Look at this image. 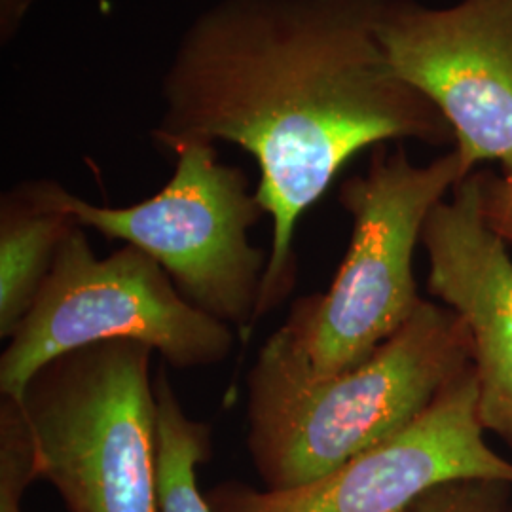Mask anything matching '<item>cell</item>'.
<instances>
[{
	"label": "cell",
	"instance_id": "1",
	"mask_svg": "<svg viewBox=\"0 0 512 512\" xmlns=\"http://www.w3.org/2000/svg\"><path fill=\"white\" fill-rule=\"evenodd\" d=\"M385 0H219L186 29L162 82L154 139L226 141L260 169L256 200L274 220L258 321L296 283L300 217L351 156L395 139L448 145L439 109L385 59Z\"/></svg>",
	"mask_w": 512,
	"mask_h": 512
},
{
	"label": "cell",
	"instance_id": "2",
	"mask_svg": "<svg viewBox=\"0 0 512 512\" xmlns=\"http://www.w3.org/2000/svg\"><path fill=\"white\" fill-rule=\"evenodd\" d=\"M473 366L458 313L421 300L408 323L361 365L317 378L283 325L247 376V450L266 490L330 475L399 433Z\"/></svg>",
	"mask_w": 512,
	"mask_h": 512
},
{
	"label": "cell",
	"instance_id": "3",
	"mask_svg": "<svg viewBox=\"0 0 512 512\" xmlns=\"http://www.w3.org/2000/svg\"><path fill=\"white\" fill-rule=\"evenodd\" d=\"M469 173L456 148L414 165L384 143L365 175L342 183L338 202L353 219L348 253L329 291L296 300L283 323L313 376L361 365L416 313L423 298L412 260L423 224Z\"/></svg>",
	"mask_w": 512,
	"mask_h": 512
},
{
	"label": "cell",
	"instance_id": "4",
	"mask_svg": "<svg viewBox=\"0 0 512 512\" xmlns=\"http://www.w3.org/2000/svg\"><path fill=\"white\" fill-rule=\"evenodd\" d=\"M152 349L112 340L42 366L19 397L38 476L69 512H156Z\"/></svg>",
	"mask_w": 512,
	"mask_h": 512
},
{
	"label": "cell",
	"instance_id": "5",
	"mask_svg": "<svg viewBox=\"0 0 512 512\" xmlns=\"http://www.w3.org/2000/svg\"><path fill=\"white\" fill-rule=\"evenodd\" d=\"M238 332L194 308L135 245L97 258L84 226L63 239L52 272L0 357V395L19 399L38 370L92 344L131 340L177 370L224 363Z\"/></svg>",
	"mask_w": 512,
	"mask_h": 512
},
{
	"label": "cell",
	"instance_id": "6",
	"mask_svg": "<svg viewBox=\"0 0 512 512\" xmlns=\"http://www.w3.org/2000/svg\"><path fill=\"white\" fill-rule=\"evenodd\" d=\"M173 152V177L145 202L93 205L63 188L61 205L80 226L152 256L194 308L247 340L270 256L249 241V230L266 211L247 175L222 164L213 143L190 141Z\"/></svg>",
	"mask_w": 512,
	"mask_h": 512
},
{
	"label": "cell",
	"instance_id": "7",
	"mask_svg": "<svg viewBox=\"0 0 512 512\" xmlns=\"http://www.w3.org/2000/svg\"><path fill=\"white\" fill-rule=\"evenodd\" d=\"M378 40L393 73L450 124L467 171L499 162L512 183V0H385Z\"/></svg>",
	"mask_w": 512,
	"mask_h": 512
},
{
	"label": "cell",
	"instance_id": "8",
	"mask_svg": "<svg viewBox=\"0 0 512 512\" xmlns=\"http://www.w3.org/2000/svg\"><path fill=\"white\" fill-rule=\"evenodd\" d=\"M473 366L448 385L418 420L293 490H256L241 482L215 486V512H412L429 492L458 480L512 486V463L484 440Z\"/></svg>",
	"mask_w": 512,
	"mask_h": 512
},
{
	"label": "cell",
	"instance_id": "9",
	"mask_svg": "<svg viewBox=\"0 0 512 512\" xmlns=\"http://www.w3.org/2000/svg\"><path fill=\"white\" fill-rule=\"evenodd\" d=\"M421 243L427 291L458 313L473 338L480 423L512 448V260L482 219L475 171L454 186L450 202L433 207Z\"/></svg>",
	"mask_w": 512,
	"mask_h": 512
},
{
	"label": "cell",
	"instance_id": "10",
	"mask_svg": "<svg viewBox=\"0 0 512 512\" xmlns=\"http://www.w3.org/2000/svg\"><path fill=\"white\" fill-rule=\"evenodd\" d=\"M54 181L21 183L0 202V338H12L78 224L61 205Z\"/></svg>",
	"mask_w": 512,
	"mask_h": 512
},
{
	"label": "cell",
	"instance_id": "11",
	"mask_svg": "<svg viewBox=\"0 0 512 512\" xmlns=\"http://www.w3.org/2000/svg\"><path fill=\"white\" fill-rule=\"evenodd\" d=\"M154 395L156 512H215L196 473L211 456V425L184 412L165 366L154 376Z\"/></svg>",
	"mask_w": 512,
	"mask_h": 512
},
{
	"label": "cell",
	"instance_id": "12",
	"mask_svg": "<svg viewBox=\"0 0 512 512\" xmlns=\"http://www.w3.org/2000/svg\"><path fill=\"white\" fill-rule=\"evenodd\" d=\"M37 478V448L21 403L0 395V512H23V495Z\"/></svg>",
	"mask_w": 512,
	"mask_h": 512
},
{
	"label": "cell",
	"instance_id": "13",
	"mask_svg": "<svg viewBox=\"0 0 512 512\" xmlns=\"http://www.w3.org/2000/svg\"><path fill=\"white\" fill-rule=\"evenodd\" d=\"M512 486L499 480H458L435 488L412 512H509Z\"/></svg>",
	"mask_w": 512,
	"mask_h": 512
},
{
	"label": "cell",
	"instance_id": "14",
	"mask_svg": "<svg viewBox=\"0 0 512 512\" xmlns=\"http://www.w3.org/2000/svg\"><path fill=\"white\" fill-rule=\"evenodd\" d=\"M478 184V205L488 228L512 243V183L492 171H475Z\"/></svg>",
	"mask_w": 512,
	"mask_h": 512
},
{
	"label": "cell",
	"instance_id": "15",
	"mask_svg": "<svg viewBox=\"0 0 512 512\" xmlns=\"http://www.w3.org/2000/svg\"><path fill=\"white\" fill-rule=\"evenodd\" d=\"M509 512H512V507H511V511H509Z\"/></svg>",
	"mask_w": 512,
	"mask_h": 512
}]
</instances>
